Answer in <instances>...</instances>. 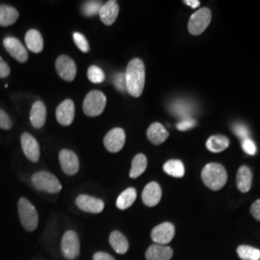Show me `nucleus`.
I'll list each match as a JSON object with an SVG mask.
<instances>
[{
    "label": "nucleus",
    "mask_w": 260,
    "mask_h": 260,
    "mask_svg": "<svg viewBox=\"0 0 260 260\" xmlns=\"http://www.w3.org/2000/svg\"><path fill=\"white\" fill-rule=\"evenodd\" d=\"M103 6L101 1H87L82 6V13L86 17H93L100 13V10Z\"/></svg>",
    "instance_id": "obj_32"
},
{
    "label": "nucleus",
    "mask_w": 260,
    "mask_h": 260,
    "mask_svg": "<svg viewBox=\"0 0 260 260\" xmlns=\"http://www.w3.org/2000/svg\"><path fill=\"white\" fill-rule=\"evenodd\" d=\"M20 142H21V148L24 155L31 162H34V163L38 162L41 155V149H40V145L37 140L35 139V137H33L27 132H24L21 135Z\"/></svg>",
    "instance_id": "obj_14"
},
{
    "label": "nucleus",
    "mask_w": 260,
    "mask_h": 260,
    "mask_svg": "<svg viewBox=\"0 0 260 260\" xmlns=\"http://www.w3.org/2000/svg\"><path fill=\"white\" fill-rule=\"evenodd\" d=\"M137 198V192L134 188L130 187L125 189L117 200V207L121 210H125L133 205Z\"/></svg>",
    "instance_id": "obj_26"
},
{
    "label": "nucleus",
    "mask_w": 260,
    "mask_h": 260,
    "mask_svg": "<svg viewBox=\"0 0 260 260\" xmlns=\"http://www.w3.org/2000/svg\"><path fill=\"white\" fill-rule=\"evenodd\" d=\"M59 161L63 172L68 176H75L79 171V159L76 153L70 149H62L59 153Z\"/></svg>",
    "instance_id": "obj_12"
},
{
    "label": "nucleus",
    "mask_w": 260,
    "mask_h": 260,
    "mask_svg": "<svg viewBox=\"0 0 260 260\" xmlns=\"http://www.w3.org/2000/svg\"><path fill=\"white\" fill-rule=\"evenodd\" d=\"M251 214L254 219L260 221V200L254 202L251 206Z\"/></svg>",
    "instance_id": "obj_40"
},
{
    "label": "nucleus",
    "mask_w": 260,
    "mask_h": 260,
    "mask_svg": "<svg viewBox=\"0 0 260 260\" xmlns=\"http://www.w3.org/2000/svg\"><path fill=\"white\" fill-rule=\"evenodd\" d=\"M233 132L235 133L236 136H238L240 139L246 140L250 139V131L248 129L247 126L241 123H236L233 126Z\"/></svg>",
    "instance_id": "obj_35"
},
{
    "label": "nucleus",
    "mask_w": 260,
    "mask_h": 260,
    "mask_svg": "<svg viewBox=\"0 0 260 260\" xmlns=\"http://www.w3.org/2000/svg\"><path fill=\"white\" fill-rule=\"evenodd\" d=\"M162 198V190L157 182L152 181L145 187L142 193V201L145 205L153 207L157 205Z\"/></svg>",
    "instance_id": "obj_16"
},
{
    "label": "nucleus",
    "mask_w": 260,
    "mask_h": 260,
    "mask_svg": "<svg viewBox=\"0 0 260 260\" xmlns=\"http://www.w3.org/2000/svg\"><path fill=\"white\" fill-rule=\"evenodd\" d=\"M47 120V107L43 102L38 101L33 103L30 111V121L35 128H41Z\"/></svg>",
    "instance_id": "obj_19"
},
{
    "label": "nucleus",
    "mask_w": 260,
    "mask_h": 260,
    "mask_svg": "<svg viewBox=\"0 0 260 260\" xmlns=\"http://www.w3.org/2000/svg\"><path fill=\"white\" fill-rule=\"evenodd\" d=\"M106 96L101 91L93 90L88 93L83 102V111L89 117H98L105 109Z\"/></svg>",
    "instance_id": "obj_5"
},
{
    "label": "nucleus",
    "mask_w": 260,
    "mask_h": 260,
    "mask_svg": "<svg viewBox=\"0 0 260 260\" xmlns=\"http://www.w3.org/2000/svg\"><path fill=\"white\" fill-rule=\"evenodd\" d=\"M147 136L153 145H161L168 139L169 132L161 123L153 122L148 128Z\"/></svg>",
    "instance_id": "obj_20"
},
{
    "label": "nucleus",
    "mask_w": 260,
    "mask_h": 260,
    "mask_svg": "<svg viewBox=\"0 0 260 260\" xmlns=\"http://www.w3.org/2000/svg\"><path fill=\"white\" fill-rule=\"evenodd\" d=\"M119 10L120 9L117 1L110 0L107 1L105 4H103L99 15L105 25H112L118 18Z\"/></svg>",
    "instance_id": "obj_17"
},
{
    "label": "nucleus",
    "mask_w": 260,
    "mask_h": 260,
    "mask_svg": "<svg viewBox=\"0 0 260 260\" xmlns=\"http://www.w3.org/2000/svg\"><path fill=\"white\" fill-rule=\"evenodd\" d=\"M113 83L116 89L120 92L126 91V82H125V75L123 73H118L114 75Z\"/></svg>",
    "instance_id": "obj_34"
},
{
    "label": "nucleus",
    "mask_w": 260,
    "mask_h": 260,
    "mask_svg": "<svg viewBox=\"0 0 260 260\" xmlns=\"http://www.w3.org/2000/svg\"><path fill=\"white\" fill-rule=\"evenodd\" d=\"M75 205L84 212L99 214L104 209V203L101 199L89 195H79L75 200Z\"/></svg>",
    "instance_id": "obj_13"
},
{
    "label": "nucleus",
    "mask_w": 260,
    "mask_h": 260,
    "mask_svg": "<svg viewBox=\"0 0 260 260\" xmlns=\"http://www.w3.org/2000/svg\"><path fill=\"white\" fill-rule=\"evenodd\" d=\"M103 144L106 149L112 152L116 153L119 152L123 148L125 144V132L121 127H116L110 130L104 137Z\"/></svg>",
    "instance_id": "obj_9"
},
{
    "label": "nucleus",
    "mask_w": 260,
    "mask_h": 260,
    "mask_svg": "<svg viewBox=\"0 0 260 260\" xmlns=\"http://www.w3.org/2000/svg\"><path fill=\"white\" fill-rule=\"evenodd\" d=\"M93 260H116L111 254L104 252V251H98L93 254Z\"/></svg>",
    "instance_id": "obj_41"
},
{
    "label": "nucleus",
    "mask_w": 260,
    "mask_h": 260,
    "mask_svg": "<svg viewBox=\"0 0 260 260\" xmlns=\"http://www.w3.org/2000/svg\"><path fill=\"white\" fill-rule=\"evenodd\" d=\"M126 91L130 95L139 98L144 91L146 80V69L143 61L139 58H134L130 61L125 71Z\"/></svg>",
    "instance_id": "obj_1"
},
{
    "label": "nucleus",
    "mask_w": 260,
    "mask_h": 260,
    "mask_svg": "<svg viewBox=\"0 0 260 260\" xmlns=\"http://www.w3.org/2000/svg\"><path fill=\"white\" fill-rule=\"evenodd\" d=\"M75 103L72 100H66L56 109V119L64 126L71 125L75 120Z\"/></svg>",
    "instance_id": "obj_15"
},
{
    "label": "nucleus",
    "mask_w": 260,
    "mask_h": 260,
    "mask_svg": "<svg viewBox=\"0 0 260 260\" xmlns=\"http://www.w3.org/2000/svg\"><path fill=\"white\" fill-rule=\"evenodd\" d=\"M211 21V12L208 8H202L195 12L189 19L188 31L192 35H200L205 31Z\"/></svg>",
    "instance_id": "obj_6"
},
{
    "label": "nucleus",
    "mask_w": 260,
    "mask_h": 260,
    "mask_svg": "<svg viewBox=\"0 0 260 260\" xmlns=\"http://www.w3.org/2000/svg\"><path fill=\"white\" fill-rule=\"evenodd\" d=\"M184 3H185L186 5L190 6L191 8H193V9L198 8L201 5V2L199 0H185Z\"/></svg>",
    "instance_id": "obj_42"
},
{
    "label": "nucleus",
    "mask_w": 260,
    "mask_h": 260,
    "mask_svg": "<svg viewBox=\"0 0 260 260\" xmlns=\"http://www.w3.org/2000/svg\"><path fill=\"white\" fill-rule=\"evenodd\" d=\"M18 212L23 229L29 233L34 232L39 224V214L35 206L26 198H20L18 203Z\"/></svg>",
    "instance_id": "obj_3"
},
{
    "label": "nucleus",
    "mask_w": 260,
    "mask_h": 260,
    "mask_svg": "<svg viewBox=\"0 0 260 260\" xmlns=\"http://www.w3.org/2000/svg\"><path fill=\"white\" fill-rule=\"evenodd\" d=\"M25 44L28 49L34 53H40L44 49V39L36 29H30L26 32Z\"/></svg>",
    "instance_id": "obj_21"
},
{
    "label": "nucleus",
    "mask_w": 260,
    "mask_h": 260,
    "mask_svg": "<svg viewBox=\"0 0 260 260\" xmlns=\"http://www.w3.org/2000/svg\"><path fill=\"white\" fill-rule=\"evenodd\" d=\"M12 125H13V122L10 119L9 115L0 109V128L4 130H9L12 128Z\"/></svg>",
    "instance_id": "obj_37"
},
{
    "label": "nucleus",
    "mask_w": 260,
    "mask_h": 260,
    "mask_svg": "<svg viewBox=\"0 0 260 260\" xmlns=\"http://www.w3.org/2000/svg\"><path fill=\"white\" fill-rule=\"evenodd\" d=\"M171 111L177 117L185 119V118H189V115L192 113L193 109L190 103H186L184 101H177L172 104Z\"/></svg>",
    "instance_id": "obj_29"
},
{
    "label": "nucleus",
    "mask_w": 260,
    "mask_h": 260,
    "mask_svg": "<svg viewBox=\"0 0 260 260\" xmlns=\"http://www.w3.org/2000/svg\"><path fill=\"white\" fill-rule=\"evenodd\" d=\"M31 181L36 189L40 191H45L49 194H57L62 190V185L58 178L51 173L45 171H41L34 174L32 176Z\"/></svg>",
    "instance_id": "obj_4"
},
{
    "label": "nucleus",
    "mask_w": 260,
    "mask_h": 260,
    "mask_svg": "<svg viewBox=\"0 0 260 260\" xmlns=\"http://www.w3.org/2000/svg\"><path fill=\"white\" fill-rule=\"evenodd\" d=\"M174 251L169 246L153 244L149 246V249L146 251V259L171 260Z\"/></svg>",
    "instance_id": "obj_18"
},
{
    "label": "nucleus",
    "mask_w": 260,
    "mask_h": 260,
    "mask_svg": "<svg viewBox=\"0 0 260 260\" xmlns=\"http://www.w3.org/2000/svg\"><path fill=\"white\" fill-rule=\"evenodd\" d=\"M242 149L249 155H254L256 153V146L251 139L242 141Z\"/></svg>",
    "instance_id": "obj_38"
},
{
    "label": "nucleus",
    "mask_w": 260,
    "mask_h": 260,
    "mask_svg": "<svg viewBox=\"0 0 260 260\" xmlns=\"http://www.w3.org/2000/svg\"><path fill=\"white\" fill-rule=\"evenodd\" d=\"M202 178L204 183L209 189L218 191L225 185L228 174L225 169L221 164L210 163L204 168L202 172Z\"/></svg>",
    "instance_id": "obj_2"
},
{
    "label": "nucleus",
    "mask_w": 260,
    "mask_h": 260,
    "mask_svg": "<svg viewBox=\"0 0 260 260\" xmlns=\"http://www.w3.org/2000/svg\"><path fill=\"white\" fill-rule=\"evenodd\" d=\"M147 166H148V159L146 157V155H144L142 153L137 154L132 160L129 177L131 178L139 177L146 171Z\"/></svg>",
    "instance_id": "obj_27"
},
{
    "label": "nucleus",
    "mask_w": 260,
    "mask_h": 260,
    "mask_svg": "<svg viewBox=\"0 0 260 260\" xmlns=\"http://www.w3.org/2000/svg\"><path fill=\"white\" fill-rule=\"evenodd\" d=\"M61 251L67 259H75L80 253V241L77 233L68 231L61 241Z\"/></svg>",
    "instance_id": "obj_7"
},
{
    "label": "nucleus",
    "mask_w": 260,
    "mask_h": 260,
    "mask_svg": "<svg viewBox=\"0 0 260 260\" xmlns=\"http://www.w3.org/2000/svg\"><path fill=\"white\" fill-rule=\"evenodd\" d=\"M237 253L242 260H259L260 250L251 246L242 245L237 248Z\"/></svg>",
    "instance_id": "obj_30"
},
{
    "label": "nucleus",
    "mask_w": 260,
    "mask_h": 260,
    "mask_svg": "<svg viewBox=\"0 0 260 260\" xmlns=\"http://www.w3.org/2000/svg\"><path fill=\"white\" fill-rule=\"evenodd\" d=\"M197 124V121L192 118H185L181 119L177 122V128L179 131H187V130L194 128Z\"/></svg>",
    "instance_id": "obj_36"
},
{
    "label": "nucleus",
    "mask_w": 260,
    "mask_h": 260,
    "mask_svg": "<svg viewBox=\"0 0 260 260\" xmlns=\"http://www.w3.org/2000/svg\"><path fill=\"white\" fill-rule=\"evenodd\" d=\"M73 38H74L76 47H78L82 52H84V53L89 52L90 46H89V43H88L87 39L84 36L83 34L75 32L73 35Z\"/></svg>",
    "instance_id": "obj_33"
},
{
    "label": "nucleus",
    "mask_w": 260,
    "mask_h": 260,
    "mask_svg": "<svg viewBox=\"0 0 260 260\" xmlns=\"http://www.w3.org/2000/svg\"><path fill=\"white\" fill-rule=\"evenodd\" d=\"M55 68L57 74L62 79L68 82L74 81L77 69L73 58L68 55L59 56L56 60Z\"/></svg>",
    "instance_id": "obj_8"
},
{
    "label": "nucleus",
    "mask_w": 260,
    "mask_h": 260,
    "mask_svg": "<svg viewBox=\"0 0 260 260\" xmlns=\"http://www.w3.org/2000/svg\"><path fill=\"white\" fill-rule=\"evenodd\" d=\"M230 146V140L223 135H213L206 142V148L211 152H221L228 149Z\"/></svg>",
    "instance_id": "obj_25"
},
{
    "label": "nucleus",
    "mask_w": 260,
    "mask_h": 260,
    "mask_svg": "<svg viewBox=\"0 0 260 260\" xmlns=\"http://www.w3.org/2000/svg\"><path fill=\"white\" fill-rule=\"evenodd\" d=\"M163 170L171 177H184L185 174V168L183 163L177 159H172L167 161L163 166Z\"/></svg>",
    "instance_id": "obj_28"
},
{
    "label": "nucleus",
    "mask_w": 260,
    "mask_h": 260,
    "mask_svg": "<svg viewBox=\"0 0 260 260\" xmlns=\"http://www.w3.org/2000/svg\"><path fill=\"white\" fill-rule=\"evenodd\" d=\"M87 76H88L89 80L92 83L94 84L102 83V82L104 81V79H105L104 72L98 66H91L88 69Z\"/></svg>",
    "instance_id": "obj_31"
},
{
    "label": "nucleus",
    "mask_w": 260,
    "mask_h": 260,
    "mask_svg": "<svg viewBox=\"0 0 260 260\" xmlns=\"http://www.w3.org/2000/svg\"><path fill=\"white\" fill-rule=\"evenodd\" d=\"M19 13L18 10L7 4H0V25L7 27L13 25L18 19Z\"/></svg>",
    "instance_id": "obj_22"
},
{
    "label": "nucleus",
    "mask_w": 260,
    "mask_h": 260,
    "mask_svg": "<svg viewBox=\"0 0 260 260\" xmlns=\"http://www.w3.org/2000/svg\"><path fill=\"white\" fill-rule=\"evenodd\" d=\"M109 243L113 250L120 254H124L129 249V243L127 238L119 231L112 232L109 236Z\"/></svg>",
    "instance_id": "obj_24"
},
{
    "label": "nucleus",
    "mask_w": 260,
    "mask_h": 260,
    "mask_svg": "<svg viewBox=\"0 0 260 260\" xmlns=\"http://www.w3.org/2000/svg\"><path fill=\"white\" fill-rule=\"evenodd\" d=\"M3 46L6 48L10 55L19 63H25L27 61V49L22 45V43L19 39L15 37H6L3 40Z\"/></svg>",
    "instance_id": "obj_10"
},
{
    "label": "nucleus",
    "mask_w": 260,
    "mask_h": 260,
    "mask_svg": "<svg viewBox=\"0 0 260 260\" xmlns=\"http://www.w3.org/2000/svg\"><path fill=\"white\" fill-rule=\"evenodd\" d=\"M176 233L175 225L172 223H160L156 225L150 233L151 239L155 244L166 245L173 240Z\"/></svg>",
    "instance_id": "obj_11"
},
{
    "label": "nucleus",
    "mask_w": 260,
    "mask_h": 260,
    "mask_svg": "<svg viewBox=\"0 0 260 260\" xmlns=\"http://www.w3.org/2000/svg\"><path fill=\"white\" fill-rule=\"evenodd\" d=\"M10 73H11V70L9 66L0 57V78L8 77Z\"/></svg>",
    "instance_id": "obj_39"
},
{
    "label": "nucleus",
    "mask_w": 260,
    "mask_h": 260,
    "mask_svg": "<svg viewBox=\"0 0 260 260\" xmlns=\"http://www.w3.org/2000/svg\"><path fill=\"white\" fill-rule=\"evenodd\" d=\"M252 183V174L251 169L247 166L239 168L236 176V184L237 188L242 193H247L251 189Z\"/></svg>",
    "instance_id": "obj_23"
}]
</instances>
